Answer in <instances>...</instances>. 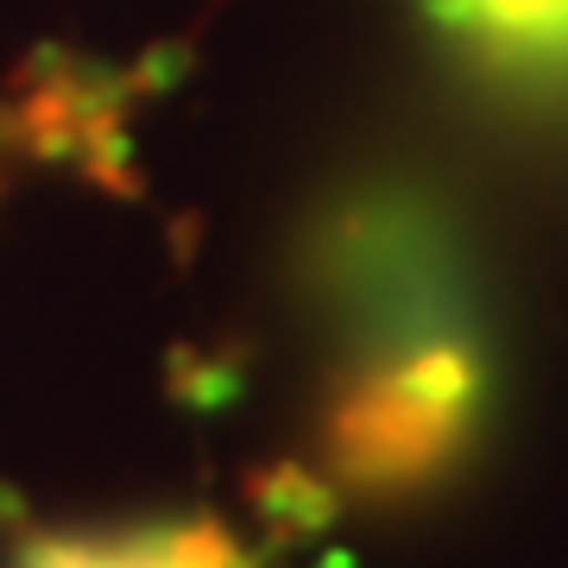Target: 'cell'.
<instances>
[{"label": "cell", "instance_id": "cell-6", "mask_svg": "<svg viewBox=\"0 0 568 568\" xmlns=\"http://www.w3.org/2000/svg\"><path fill=\"white\" fill-rule=\"evenodd\" d=\"M0 164H7V145H0Z\"/></svg>", "mask_w": 568, "mask_h": 568}, {"label": "cell", "instance_id": "cell-3", "mask_svg": "<svg viewBox=\"0 0 568 568\" xmlns=\"http://www.w3.org/2000/svg\"><path fill=\"white\" fill-rule=\"evenodd\" d=\"M0 145L44 164H82L102 183L126 164L121 152V77H108L95 63L44 58L32 63L13 89V102L0 114Z\"/></svg>", "mask_w": 568, "mask_h": 568}, {"label": "cell", "instance_id": "cell-4", "mask_svg": "<svg viewBox=\"0 0 568 568\" xmlns=\"http://www.w3.org/2000/svg\"><path fill=\"white\" fill-rule=\"evenodd\" d=\"M13 568H253L222 525H159L126 537H26Z\"/></svg>", "mask_w": 568, "mask_h": 568}, {"label": "cell", "instance_id": "cell-5", "mask_svg": "<svg viewBox=\"0 0 568 568\" xmlns=\"http://www.w3.org/2000/svg\"><path fill=\"white\" fill-rule=\"evenodd\" d=\"M436 7L493 51L568 58V0H436Z\"/></svg>", "mask_w": 568, "mask_h": 568}, {"label": "cell", "instance_id": "cell-1", "mask_svg": "<svg viewBox=\"0 0 568 568\" xmlns=\"http://www.w3.org/2000/svg\"><path fill=\"white\" fill-rule=\"evenodd\" d=\"M487 405V354L462 328L366 347L323 417V474L366 499H410L462 467Z\"/></svg>", "mask_w": 568, "mask_h": 568}, {"label": "cell", "instance_id": "cell-2", "mask_svg": "<svg viewBox=\"0 0 568 568\" xmlns=\"http://www.w3.org/2000/svg\"><path fill=\"white\" fill-rule=\"evenodd\" d=\"M323 284L366 347L410 342L429 328H462L455 253L417 203H361L328 227Z\"/></svg>", "mask_w": 568, "mask_h": 568}]
</instances>
